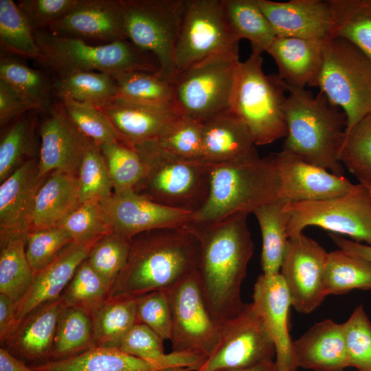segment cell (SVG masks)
Returning <instances> with one entry per match:
<instances>
[{"label":"cell","mask_w":371,"mask_h":371,"mask_svg":"<svg viewBox=\"0 0 371 371\" xmlns=\"http://www.w3.org/2000/svg\"><path fill=\"white\" fill-rule=\"evenodd\" d=\"M247 216L238 213L213 223H188L200 242L198 273L203 297L219 325L236 316L245 304L241 286L254 254Z\"/></svg>","instance_id":"cell-1"},{"label":"cell","mask_w":371,"mask_h":371,"mask_svg":"<svg viewBox=\"0 0 371 371\" xmlns=\"http://www.w3.org/2000/svg\"><path fill=\"white\" fill-rule=\"evenodd\" d=\"M200 257L199 240L188 224L137 234L110 296L167 291L199 269Z\"/></svg>","instance_id":"cell-2"},{"label":"cell","mask_w":371,"mask_h":371,"mask_svg":"<svg viewBox=\"0 0 371 371\" xmlns=\"http://www.w3.org/2000/svg\"><path fill=\"white\" fill-rule=\"evenodd\" d=\"M282 82L287 93L284 104L287 131L282 150L343 175L339 156L347 129L345 113L322 92L314 95Z\"/></svg>","instance_id":"cell-3"},{"label":"cell","mask_w":371,"mask_h":371,"mask_svg":"<svg viewBox=\"0 0 371 371\" xmlns=\"http://www.w3.org/2000/svg\"><path fill=\"white\" fill-rule=\"evenodd\" d=\"M279 180L272 154L236 163L210 164V187L192 223H213L238 213H253L278 199Z\"/></svg>","instance_id":"cell-4"},{"label":"cell","mask_w":371,"mask_h":371,"mask_svg":"<svg viewBox=\"0 0 371 371\" xmlns=\"http://www.w3.org/2000/svg\"><path fill=\"white\" fill-rule=\"evenodd\" d=\"M131 146L145 166L144 177L135 192L192 214L203 205L209 192L210 164L175 157L163 150L155 139Z\"/></svg>","instance_id":"cell-5"},{"label":"cell","mask_w":371,"mask_h":371,"mask_svg":"<svg viewBox=\"0 0 371 371\" xmlns=\"http://www.w3.org/2000/svg\"><path fill=\"white\" fill-rule=\"evenodd\" d=\"M34 36L43 55L41 64L56 76L78 71L109 74L133 71L159 72L155 58L128 39L93 44L48 30L34 32Z\"/></svg>","instance_id":"cell-6"},{"label":"cell","mask_w":371,"mask_h":371,"mask_svg":"<svg viewBox=\"0 0 371 371\" xmlns=\"http://www.w3.org/2000/svg\"><path fill=\"white\" fill-rule=\"evenodd\" d=\"M262 63L261 54L254 52L239 62L229 102V111L248 127L257 146L284 138L287 131L286 90L277 76L266 75Z\"/></svg>","instance_id":"cell-7"},{"label":"cell","mask_w":371,"mask_h":371,"mask_svg":"<svg viewBox=\"0 0 371 371\" xmlns=\"http://www.w3.org/2000/svg\"><path fill=\"white\" fill-rule=\"evenodd\" d=\"M315 87L344 111L347 133L371 113V60L346 40L326 39Z\"/></svg>","instance_id":"cell-8"},{"label":"cell","mask_w":371,"mask_h":371,"mask_svg":"<svg viewBox=\"0 0 371 371\" xmlns=\"http://www.w3.org/2000/svg\"><path fill=\"white\" fill-rule=\"evenodd\" d=\"M238 54H221L178 71L172 80V108L201 122L229 111Z\"/></svg>","instance_id":"cell-9"},{"label":"cell","mask_w":371,"mask_h":371,"mask_svg":"<svg viewBox=\"0 0 371 371\" xmlns=\"http://www.w3.org/2000/svg\"><path fill=\"white\" fill-rule=\"evenodd\" d=\"M186 0H124L126 38L151 55L158 74L172 82L177 71L174 52Z\"/></svg>","instance_id":"cell-10"},{"label":"cell","mask_w":371,"mask_h":371,"mask_svg":"<svg viewBox=\"0 0 371 371\" xmlns=\"http://www.w3.org/2000/svg\"><path fill=\"white\" fill-rule=\"evenodd\" d=\"M289 238L316 226L333 234L350 237L352 240L371 245V196L359 183L350 193L333 199L285 203Z\"/></svg>","instance_id":"cell-11"},{"label":"cell","mask_w":371,"mask_h":371,"mask_svg":"<svg viewBox=\"0 0 371 371\" xmlns=\"http://www.w3.org/2000/svg\"><path fill=\"white\" fill-rule=\"evenodd\" d=\"M238 42L226 22L221 0H186L174 52L176 71L212 56L238 54Z\"/></svg>","instance_id":"cell-12"},{"label":"cell","mask_w":371,"mask_h":371,"mask_svg":"<svg viewBox=\"0 0 371 371\" xmlns=\"http://www.w3.org/2000/svg\"><path fill=\"white\" fill-rule=\"evenodd\" d=\"M172 313V351L210 357L220 337V325L207 307L198 270L166 291Z\"/></svg>","instance_id":"cell-13"},{"label":"cell","mask_w":371,"mask_h":371,"mask_svg":"<svg viewBox=\"0 0 371 371\" xmlns=\"http://www.w3.org/2000/svg\"><path fill=\"white\" fill-rule=\"evenodd\" d=\"M276 351L253 303L220 324L219 342L198 371L245 369L273 361Z\"/></svg>","instance_id":"cell-14"},{"label":"cell","mask_w":371,"mask_h":371,"mask_svg":"<svg viewBox=\"0 0 371 371\" xmlns=\"http://www.w3.org/2000/svg\"><path fill=\"white\" fill-rule=\"evenodd\" d=\"M328 252L303 233L289 238L281 265V274L292 306L308 314L324 301L323 277Z\"/></svg>","instance_id":"cell-15"},{"label":"cell","mask_w":371,"mask_h":371,"mask_svg":"<svg viewBox=\"0 0 371 371\" xmlns=\"http://www.w3.org/2000/svg\"><path fill=\"white\" fill-rule=\"evenodd\" d=\"M279 180L278 199L284 203L319 201L346 195L357 184L282 150L272 154Z\"/></svg>","instance_id":"cell-16"},{"label":"cell","mask_w":371,"mask_h":371,"mask_svg":"<svg viewBox=\"0 0 371 371\" xmlns=\"http://www.w3.org/2000/svg\"><path fill=\"white\" fill-rule=\"evenodd\" d=\"M113 233L130 240L150 230L186 225L192 213L156 203L135 192L113 193L100 201Z\"/></svg>","instance_id":"cell-17"},{"label":"cell","mask_w":371,"mask_h":371,"mask_svg":"<svg viewBox=\"0 0 371 371\" xmlns=\"http://www.w3.org/2000/svg\"><path fill=\"white\" fill-rule=\"evenodd\" d=\"M38 158L40 177L54 170L77 175L90 139L82 134L67 115L61 102H54L39 128Z\"/></svg>","instance_id":"cell-18"},{"label":"cell","mask_w":371,"mask_h":371,"mask_svg":"<svg viewBox=\"0 0 371 371\" xmlns=\"http://www.w3.org/2000/svg\"><path fill=\"white\" fill-rule=\"evenodd\" d=\"M277 36L325 41L336 23L334 0H258Z\"/></svg>","instance_id":"cell-19"},{"label":"cell","mask_w":371,"mask_h":371,"mask_svg":"<svg viewBox=\"0 0 371 371\" xmlns=\"http://www.w3.org/2000/svg\"><path fill=\"white\" fill-rule=\"evenodd\" d=\"M124 16V0H80L48 30L93 44H108L127 39Z\"/></svg>","instance_id":"cell-20"},{"label":"cell","mask_w":371,"mask_h":371,"mask_svg":"<svg viewBox=\"0 0 371 371\" xmlns=\"http://www.w3.org/2000/svg\"><path fill=\"white\" fill-rule=\"evenodd\" d=\"M253 304L276 347L278 371H297L289 331L291 301L281 274L260 275L254 286Z\"/></svg>","instance_id":"cell-21"},{"label":"cell","mask_w":371,"mask_h":371,"mask_svg":"<svg viewBox=\"0 0 371 371\" xmlns=\"http://www.w3.org/2000/svg\"><path fill=\"white\" fill-rule=\"evenodd\" d=\"M46 178L39 177L34 157L1 183L0 240L29 232L36 196Z\"/></svg>","instance_id":"cell-22"},{"label":"cell","mask_w":371,"mask_h":371,"mask_svg":"<svg viewBox=\"0 0 371 371\" xmlns=\"http://www.w3.org/2000/svg\"><path fill=\"white\" fill-rule=\"evenodd\" d=\"M63 306L60 297L39 306L18 323L1 346L29 366L50 361L56 325Z\"/></svg>","instance_id":"cell-23"},{"label":"cell","mask_w":371,"mask_h":371,"mask_svg":"<svg viewBox=\"0 0 371 371\" xmlns=\"http://www.w3.org/2000/svg\"><path fill=\"white\" fill-rule=\"evenodd\" d=\"M202 127L203 161L217 164L260 157L249 129L229 111L205 120Z\"/></svg>","instance_id":"cell-24"},{"label":"cell","mask_w":371,"mask_h":371,"mask_svg":"<svg viewBox=\"0 0 371 371\" xmlns=\"http://www.w3.org/2000/svg\"><path fill=\"white\" fill-rule=\"evenodd\" d=\"M97 108L110 121L121 142L129 146L157 139L178 115L171 107L142 104L120 97Z\"/></svg>","instance_id":"cell-25"},{"label":"cell","mask_w":371,"mask_h":371,"mask_svg":"<svg viewBox=\"0 0 371 371\" xmlns=\"http://www.w3.org/2000/svg\"><path fill=\"white\" fill-rule=\"evenodd\" d=\"M295 366L313 371H343L349 367L342 324L326 319L292 343Z\"/></svg>","instance_id":"cell-26"},{"label":"cell","mask_w":371,"mask_h":371,"mask_svg":"<svg viewBox=\"0 0 371 371\" xmlns=\"http://www.w3.org/2000/svg\"><path fill=\"white\" fill-rule=\"evenodd\" d=\"M95 243H70L36 275L29 290L16 302V325L39 306L60 297L77 268L87 258Z\"/></svg>","instance_id":"cell-27"},{"label":"cell","mask_w":371,"mask_h":371,"mask_svg":"<svg viewBox=\"0 0 371 371\" xmlns=\"http://www.w3.org/2000/svg\"><path fill=\"white\" fill-rule=\"evenodd\" d=\"M325 41L276 36L266 52L274 60L280 80L294 87H315Z\"/></svg>","instance_id":"cell-28"},{"label":"cell","mask_w":371,"mask_h":371,"mask_svg":"<svg viewBox=\"0 0 371 371\" xmlns=\"http://www.w3.org/2000/svg\"><path fill=\"white\" fill-rule=\"evenodd\" d=\"M80 204L78 176L53 171L38 191L28 232L60 226Z\"/></svg>","instance_id":"cell-29"},{"label":"cell","mask_w":371,"mask_h":371,"mask_svg":"<svg viewBox=\"0 0 371 371\" xmlns=\"http://www.w3.org/2000/svg\"><path fill=\"white\" fill-rule=\"evenodd\" d=\"M30 366L35 371H161L155 363L119 348L100 346L66 359Z\"/></svg>","instance_id":"cell-30"},{"label":"cell","mask_w":371,"mask_h":371,"mask_svg":"<svg viewBox=\"0 0 371 371\" xmlns=\"http://www.w3.org/2000/svg\"><path fill=\"white\" fill-rule=\"evenodd\" d=\"M139 296H109L90 317L95 346L118 348L130 329L137 324Z\"/></svg>","instance_id":"cell-31"},{"label":"cell","mask_w":371,"mask_h":371,"mask_svg":"<svg viewBox=\"0 0 371 371\" xmlns=\"http://www.w3.org/2000/svg\"><path fill=\"white\" fill-rule=\"evenodd\" d=\"M226 22L239 41L247 39L252 52H267L277 36L258 0H221Z\"/></svg>","instance_id":"cell-32"},{"label":"cell","mask_w":371,"mask_h":371,"mask_svg":"<svg viewBox=\"0 0 371 371\" xmlns=\"http://www.w3.org/2000/svg\"><path fill=\"white\" fill-rule=\"evenodd\" d=\"M283 201L277 199L256 209L255 215L262 234L261 265L262 273H280L289 238L287 216Z\"/></svg>","instance_id":"cell-33"},{"label":"cell","mask_w":371,"mask_h":371,"mask_svg":"<svg viewBox=\"0 0 371 371\" xmlns=\"http://www.w3.org/2000/svg\"><path fill=\"white\" fill-rule=\"evenodd\" d=\"M53 91L59 100H70L96 107L117 95L113 76L98 71H78L56 76Z\"/></svg>","instance_id":"cell-34"},{"label":"cell","mask_w":371,"mask_h":371,"mask_svg":"<svg viewBox=\"0 0 371 371\" xmlns=\"http://www.w3.org/2000/svg\"><path fill=\"white\" fill-rule=\"evenodd\" d=\"M27 234L0 240V293L16 303L29 290L35 279L25 253Z\"/></svg>","instance_id":"cell-35"},{"label":"cell","mask_w":371,"mask_h":371,"mask_svg":"<svg viewBox=\"0 0 371 371\" xmlns=\"http://www.w3.org/2000/svg\"><path fill=\"white\" fill-rule=\"evenodd\" d=\"M326 295L371 289V263L341 249L328 252L323 277Z\"/></svg>","instance_id":"cell-36"},{"label":"cell","mask_w":371,"mask_h":371,"mask_svg":"<svg viewBox=\"0 0 371 371\" xmlns=\"http://www.w3.org/2000/svg\"><path fill=\"white\" fill-rule=\"evenodd\" d=\"M94 346L90 317L80 309L63 306L56 325L51 361L66 359Z\"/></svg>","instance_id":"cell-37"},{"label":"cell","mask_w":371,"mask_h":371,"mask_svg":"<svg viewBox=\"0 0 371 371\" xmlns=\"http://www.w3.org/2000/svg\"><path fill=\"white\" fill-rule=\"evenodd\" d=\"M0 79L24 94L39 111L47 113L54 103L52 102L53 81L45 73L29 67L14 56L7 54L1 56Z\"/></svg>","instance_id":"cell-38"},{"label":"cell","mask_w":371,"mask_h":371,"mask_svg":"<svg viewBox=\"0 0 371 371\" xmlns=\"http://www.w3.org/2000/svg\"><path fill=\"white\" fill-rule=\"evenodd\" d=\"M0 45L4 54L39 63L43 58L34 32L12 0H0Z\"/></svg>","instance_id":"cell-39"},{"label":"cell","mask_w":371,"mask_h":371,"mask_svg":"<svg viewBox=\"0 0 371 371\" xmlns=\"http://www.w3.org/2000/svg\"><path fill=\"white\" fill-rule=\"evenodd\" d=\"M111 75L116 84L117 97L142 104L172 108V82L158 72L133 71Z\"/></svg>","instance_id":"cell-40"},{"label":"cell","mask_w":371,"mask_h":371,"mask_svg":"<svg viewBox=\"0 0 371 371\" xmlns=\"http://www.w3.org/2000/svg\"><path fill=\"white\" fill-rule=\"evenodd\" d=\"M30 111L13 122L0 141V182L26 161L34 158L36 139L34 113Z\"/></svg>","instance_id":"cell-41"},{"label":"cell","mask_w":371,"mask_h":371,"mask_svg":"<svg viewBox=\"0 0 371 371\" xmlns=\"http://www.w3.org/2000/svg\"><path fill=\"white\" fill-rule=\"evenodd\" d=\"M113 187V193L135 192L145 174L139 153L121 142L99 145Z\"/></svg>","instance_id":"cell-42"},{"label":"cell","mask_w":371,"mask_h":371,"mask_svg":"<svg viewBox=\"0 0 371 371\" xmlns=\"http://www.w3.org/2000/svg\"><path fill=\"white\" fill-rule=\"evenodd\" d=\"M335 5L333 37L348 41L371 60V0H335Z\"/></svg>","instance_id":"cell-43"},{"label":"cell","mask_w":371,"mask_h":371,"mask_svg":"<svg viewBox=\"0 0 371 371\" xmlns=\"http://www.w3.org/2000/svg\"><path fill=\"white\" fill-rule=\"evenodd\" d=\"M111 290L86 258L60 297L64 306L80 309L91 317L110 296Z\"/></svg>","instance_id":"cell-44"},{"label":"cell","mask_w":371,"mask_h":371,"mask_svg":"<svg viewBox=\"0 0 371 371\" xmlns=\"http://www.w3.org/2000/svg\"><path fill=\"white\" fill-rule=\"evenodd\" d=\"M155 140L175 157L203 161V127L199 121L178 115Z\"/></svg>","instance_id":"cell-45"},{"label":"cell","mask_w":371,"mask_h":371,"mask_svg":"<svg viewBox=\"0 0 371 371\" xmlns=\"http://www.w3.org/2000/svg\"><path fill=\"white\" fill-rule=\"evenodd\" d=\"M339 160L360 183H371V113L346 133Z\"/></svg>","instance_id":"cell-46"},{"label":"cell","mask_w":371,"mask_h":371,"mask_svg":"<svg viewBox=\"0 0 371 371\" xmlns=\"http://www.w3.org/2000/svg\"><path fill=\"white\" fill-rule=\"evenodd\" d=\"M76 244L95 243L113 231L99 200L82 203L60 225Z\"/></svg>","instance_id":"cell-47"},{"label":"cell","mask_w":371,"mask_h":371,"mask_svg":"<svg viewBox=\"0 0 371 371\" xmlns=\"http://www.w3.org/2000/svg\"><path fill=\"white\" fill-rule=\"evenodd\" d=\"M78 181L81 203L101 201L113 194V187L100 146L90 140L81 161Z\"/></svg>","instance_id":"cell-48"},{"label":"cell","mask_w":371,"mask_h":371,"mask_svg":"<svg viewBox=\"0 0 371 371\" xmlns=\"http://www.w3.org/2000/svg\"><path fill=\"white\" fill-rule=\"evenodd\" d=\"M129 250L130 240L112 233L95 244L87 260L112 289L126 264Z\"/></svg>","instance_id":"cell-49"},{"label":"cell","mask_w":371,"mask_h":371,"mask_svg":"<svg viewBox=\"0 0 371 371\" xmlns=\"http://www.w3.org/2000/svg\"><path fill=\"white\" fill-rule=\"evenodd\" d=\"M59 101L69 120L89 139L98 145L121 142L110 121L96 106L70 100Z\"/></svg>","instance_id":"cell-50"},{"label":"cell","mask_w":371,"mask_h":371,"mask_svg":"<svg viewBox=\"0 0 371 371\" xmlns=\"http://www.w3.org/2000/svg\"><path fill=\"white\" fill-rule=\"evenodd\" d=\"M349 367L371 371V322L362 305L342 324Z\"/></svg>","instance_id":"cell-51"},{"label":"cell","mask_w":371,"mask_h":371,"mask_svg":"<svg viewBox=\"0 0 371 371\" xmlns=\"http://www.w3.org/2000/svg\"><path fill=\"white\" fill-rule=\"evenodd\" d=\"M71 243L70 236L61 226L27 233L25 253L35 276Z\"/></svg>","instance_id":"cell-52"},{"label":"cell","mask_w":371,"mask_h":371,"mask_svg":"<svg viewBox=\"0 0 371 371\" xmlns=\"http://www.w3.org/2000/svg\"><path fill=\"white\" fill-rule=\"evenodd\" d=\"M137 323L144 324L163 339H170L172 313L166 291H155L139 296L137 302Z\"/></svg>","instance_id":"cell-53"},{"label":"cell","mask_w":371,"mask_h":371,"mask_svg":"<svg viewBox=\"0 0 371 371\" xmlns=\"http://www.w3.org/2000/svg\"><path fill=\"white\" fill-rule=\"evenodd\" d=\"M80 0H20L16 4L34 32L48 30Z\"/></svg>","instance_id":"cell-54"},{"label":"cell","mask_w":371,"mask_h":371,"mask_svg":"<svg viewBox=\"0 0 371 371\" xmlns=\"http://www.w3.org/2000/svg\"><path fill=\"white\" fill-rule=\"evenodd\" d=\"M38 111L37 106L10 84L0 79V125L13 122L24 114Z\"/></svg>","instance_id":"cell-55"},{"label":"cell","mask_w":371,"mask_h":371,"mask_svg":"<svg viewBox=\"0 0 371 371\" xmlns=\"http://www.w3.org/2000/svg\"><path fill=\"white\" fill-rule=\"evenodd\" d=\"M16 303L0 293V343L3 346L16 326Z\"/></svg>","instance_id":"cell-56"},{"label":"cell","mask_w":371,"mask_h":371,"mask_svg":"<svg viewBox=\"0 0 371 371\" xmlns=\"http://www.w3.org/2000/svg\"><path fill=\"white\" fill-rule=\"evenodd\" d=\"M330 236L339 249L371 263V245L348 240L335 234H330Z\"/></svg>","instance_id":"cell-57"},{"label":"cell","mask_w":371,"mask_h":371,"mask_svg":"<svg viewBox=\"0 0 371 371\" xmlns=\"http://www.w3.org/2000/svg\"><path fill=\"white\" fill-rule=\"evenodd\" d=\"M0 371H35L29 365L14 356L6 348H0Z\"/></svg>","instance_id":"cell-58"},{"label":"cell","mask_w":371,"mask_h":371,"mask_svg":"<svg viewBox=\"0 0 371 371\" xmlns=\"http://www.w3.org/2000/svg\"><path fill=\"white\" fill-rule=\"evenodd\" d=\"M214 371H278L275 361L245 369H219Z\"/></svg>","instance_id":"cell-59"},{"label":"cell","mask_w":371,"mask_h":371,"mask_svg":"<svg viewBox=\"0 0 371 371\" xmlns=\"http://www.w3.org/2000/svg\"><path fill=\"white\" fill-rule=\"evenodd\" d=\"M363 185L366 186V188L368 189V190L369 191L370 194L371 196V183H365V184H363Z\"/></svg>","instance_id":"cell-60"}]
</instances>
